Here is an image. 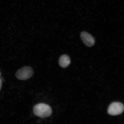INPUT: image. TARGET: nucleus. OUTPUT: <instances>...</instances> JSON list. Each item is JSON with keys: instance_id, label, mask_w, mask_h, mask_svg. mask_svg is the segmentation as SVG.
<instances>
[{"instance_id": "obj_1", "label": "nucleus", "mask_w": 124, "mask_h": 124, "mask_svg": "<svg viewBox=\"0 0 124 124\" xmlns=\"http://www.w3.org/2000/svg\"><path fill=\"white\" fill-rule=\"evenodd\" d=\"M33 111L36 116L42 118L49 117L52 113V110L50 106L43 103L35 105L33 108Z\"/></svg>"}, {"instance_id": "obj_2", "label": "nucleus", "mask_w": 124, "mask_h": 124, "mask_svg": "<svg viewBox=\"0 0 124 124\" xmlns=\"http://www.w3.org/2000/svg\"><path fill=\"white\" fill-rule=\"evenodd\" d=\"M33 70L30 67L25 66L17 71L16 77L20 80H26L31 78L33 75Z\"/></svg>"}, {"instance_id": "obj_3", "label": "nucleus", "mask_w": 124, "mask_h": 124, "mask_svg": "<svg viewBox=\"0 0 124 124\" xmlns=\"http://www.w3.org/2000/svg\"><path fill=\"white\" fill-rule=\"evenodd\" d=\"M124 110V106L119 102L111 103L108 107V112L111 115L116 116L121 114Z\"/></svg>"}, {"instance_id": "obj_4", "label": "nucleus", "mask_w": 124, "mask_h": 124, "mask_svg": "<svg viewBox=\"0 0 124 124\" xmlns=\"http://www.w3.org/2000/svg\"><path fill=\"white\" fill-rule=\"evenodd\" d=\"M80 38L83 43L88 47L93 46L95 43L94 38L92 35L86 32H81L80 34Z\"/></svg>"}, {"instance_id": "obj_5", "label": "nucleus", "mask_w": 124, "mask_h": 124, "mask_svg": "<svg viewBox=\"0 0 124 124\" xmlns=\"http://www.w3.org/2000/svg\"><path fill=\"white\" fill-rule=\"evenodd\" d=\"M70 63V59L67 55H62L59 60V64L62 68H65L67 67Z\"/></svg>"}, {"instance_id": "obj_6", "label": "nucleus", "mask_w": 124, "mask_h": 124, "mask_svg": "<svg viewBox=\"0 0 124 124\" xmlns=\"http://www.w3.org/2000/svg\"><path fill=\"white\" fill-rule=\"evenodd\" d=\"M2 81L1 78H0V91L2 87Z\"/></svg>"}, {"instance_id": "obj_7", "label": "nucleus", "mask_w": 124, "mask_h": 124, "mask_svg": "<svg viewBox=\"0 0 124 124\" xmlns=\"http://www.w3.org/2000/svg\"><path fill=\"white\" fill-rule=\"evenodd\" d=\"M1 75V73H0V76Z\"/></svg>"}]
</instances>
